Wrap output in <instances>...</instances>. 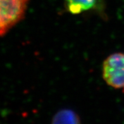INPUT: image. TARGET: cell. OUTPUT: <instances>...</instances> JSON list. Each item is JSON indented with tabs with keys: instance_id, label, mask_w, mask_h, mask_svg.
<instances>
[{
	"instance_id": "6da1fadb",
	"label": "cell",
	"mask_w": 124,
	"mask_h": 124,
	"mask_svg": "<svg viewBox=\"0 0 124 124\" xmlns=\"http://www.w3.org/2000/svg\"><path fill=\"white\" fill-rule=\"evenodd\" d=\"M29 0H0V35L7 33L24 18Z\"/></svg>"
},
{
	"instance_id": "7a4b0ae2",
	"label": "cell",
	"mask_w": 124,
	"mask_h": 124,
	"mask_svg": "<svg viewBox=\"0 0 124 124\" xmlns=\"http://www.w3.org/2000/svg\"><path fill=\"white\" fill-rule=\"evenodd\" d=\"M102 77L108 86L124 93V53H115L105 59Z\"/></svg>"
},
{
	"instance_id": "277c9868",
	"label": "cell",
	"mask_w": 124,
	"mask_h": 124,
	"mask_svg": "<svg viewBox=\"0 0 124 124\" xmlns=\"http://www.w3.org/2000/svg\"><path fill=\"white\" fill-rule=\"evenodd\" d=\"M51 124H81L80 117L72 109H62L56 113Z\"/></svg>"
},
{
	"instance_id": "3957f363",
	"label": "cell",
	"mask_w": 124,
	"mask_h": 124,
	"mask_svg": "<svg viewBox=\"0 0 124 124\" xmlns=\"http://www.w3.org/2000/svg\"><path fill=\"white\" fill-rule=\"evenodd\" d=\"M67 11L73 15H79L94 8L97 0H64Z\"/></svg>"
}]
</instances>
